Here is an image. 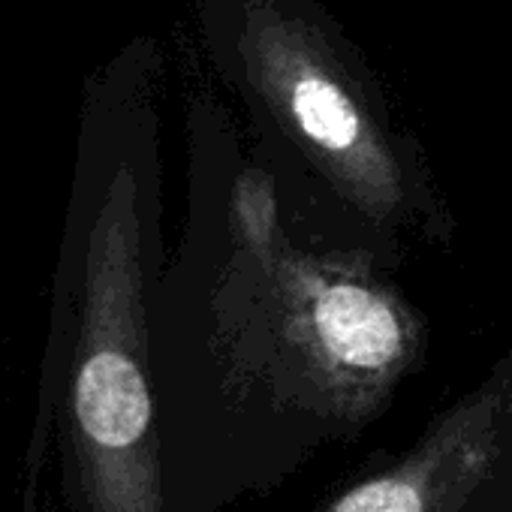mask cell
Returning <instances> with one entry per match:
<instances>
[{
	"mask_svg": "<svg viewBox=\"0 0 512 512\" xmlns=\"http://www.w3.org/2000/svg\"><path fill=\"white\" fill-rule=\"evenodd\" d=\"M232 431L368 425L425 350L374 256L302 229L226 109L193 118V211L175 275Z\"/></svg>",
	"mask_w": 512,
	"mask_h": 512,
	"instance_id": "6da1fadb",
	"label": "cell"
},
{
	"mask_svg": "<svg viewBox=\"0 0 512 512\" xmlns=\"http://www.w3.org/2000/svg\"><path fill=\"white\" fill-rule=\"evenodd\" d=\"M211 58L290 217L395 272L455 217L422 145L320 0H202Z\"/></svg>",
	"mask_w": 512,
	"mask_h": 512,
	"instance_id": "7a4b0ae2",
	"label": "cell"
},
{
	"mask_svg": "<svg viewBox=\"0 0 512 512\" xmlns=\"http://www.w3.org/2000/svg\"><path fill=\"white\" fill-rule=\"evenodd\" d=\"M320 512H512V356L446 407L407 455Z\"/></svg>",
	"mask_w": 512,
	"mask_h": 512,
	"instance_id": "3957f363",
	"label": "cell"
},
{
	"mask_svg": "<svg viewBox=\"0 0 512 512\" xmlns=\"http://www.w3.org/2000/svg\"><path fill=\"white\" fill-rule=\"evenodd\" d=\"M76 413L85 434L103 449H136L154 416L148 380L133 353L97 350L79 371Z\"/></svg>",
	"mask_w": 512,
	"mask_h": 512,
	"instance_id": "277c9868",
	"label": "cell"
}]
</instances>
